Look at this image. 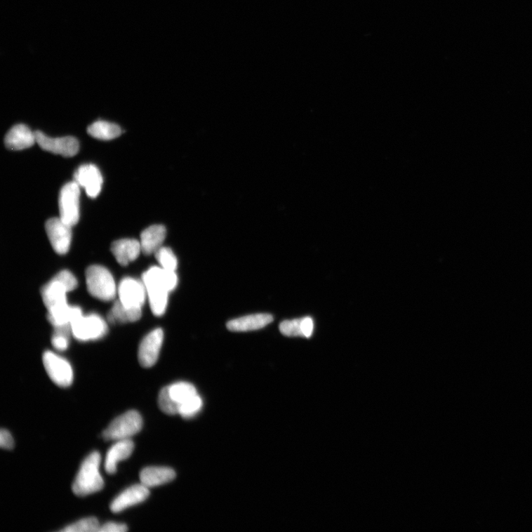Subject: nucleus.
<instances>
[{"label": "nucleus", "instance_id": "f257e3e1", "mask_svg": "<svg viewBox=\"0 0 532 532\" xmlns=\"http://www.w3.org/2000/svg\"><path fill=\"white\" fill-rule=\"evenodd\" d=\"M151 310L154 315L162 316L166 310L169 293L178 285L175 272L161 267H152L142 275Z\"/></svg>", "mask_w": 532, "mask_h": 532}, {"label": "nucleus", "instance_id": "f03ea898", "mask_svg": "<svg viewBox=\"0 0 532 532\" xmlns=\"http://www.w3.org/2000/svg\"><path fill=\"white\" fill-rule=\"evenodd\" d=\"M100 464L99 452L94 451L84 460L72 486L76 496L85 497L103 488L105 482L100 472Z\"/></svg>", "mask_w": 532, "mask_h": 532}, {"label": "nucleus", "instance_id": "7ed1b4c3", "mask_svg": "<svg viewBox=\"0 0 532 532\" xmlns=\"http://www.w3.org/2000/svg\"><path fill=\"white\" fill-rule=\"evenodd\" d=\"M86 284L91 295L105 302L115 299L117 288L113 275L102 265H91L86 270Z\"/></svg>", "mask_w": 532, "mask_h": 532}, {"label": "nucleus", "instance_id": "20e7f679", "mask_svg": "<svg viewBox=\"0 0 532 532\" xmlns=\"http://www.w3.org/2000/svg\"><path fill=\"white\" fill-rule=\"evenodd\" d=\"M77 286V278L67 270H63L53 277L41 291V298L47 310L67 302V293L74 291Z\"/></svg>", "mask_w": 532, "mask_h": 532}, {"label": "nucleus", "instance_id": "39448f33", "mask_svg": "<svg viewBox=\"0 0 532 532\" xmlns=\"http://www.w3.org/2000/svg\"><path fill=\"white\" fill-rule=\"evenodd\" d=\"M143 426V420L136 411H129L114 420L103 432L102 437L107 441L131 439Z\"/></svg>", "mask_w": 532, "mask_h": 532}, {"label": "nucleus", "instance_id": "423d86ee", "mask_svg": "<svg viewBox=\"0 0 532 532\" xmlns=\"http://www.w3.org/2000/svg\"><path fill=\"white\" fill-rule=\"evenodd\" d=\"M80 186L69 182L61 189L59 197L60 218L71 227L77 225L80 218Z\"/></svg>", "mask_w": 532, "mask_h": 532}, {"label": "nucleus", "instance_id": "0eeeda50", "mask_svg": "<svg viewBox=\"0 0 532 532\" xmlns=\"http://www.w3.org/2000/svg\"><path fill=\"white\" fill-rule=\"evenodd\" d=\"M74 338L81 342L100 340L107 333L106 321L99 315H81L72 324Z\"/></svg>", "mask_w": 532, "mask_h": 532}, {"label": "nucleus", "instance_id": "6e6552de", "mask_svg": "<svg viewBox=\"0 0 532 532\" xmlns=\"http://www.w3.org/2000/svg\"><path fill=\"white\" fill-rule=\"evenodd\" d=\"M44 365L51 380L61 387L71 386L74 381V371L71 364L66 359L46 352L44 354Z\"/></svg>", "mask_w": 532, "mask_h": 532}, {"label": "nucleus", "instance_id": "1a4fd4ad", "mask_svg": "<svg viewBox=\"0 0 532 532\" xmlns=\"http://www.w3.org/2000/svg\"><path fill=\"white\" fill-rule=\"evenodd\" d=\"M72 227L60 218H51L46 223L48 239L54 251L59 255L67 254L71 247Z\"/></svg>", "mask_w": 532, "mask_h": 532}, {"label": "nucleus", "instance_id": "9d476101", "mask_svg": "<svg viewBox=\"0 0 532 532\" xmlns=\"http://www.w3.org/2000/svg\"><path fill=\"white\" fill-rule=\"evenodd\" d=\"M36 143L39 146L48 152L64 157H73L77 155L79 149V144L77 139L72 136L62 138H50L43 132H35Z\"/></svg>", "mask_w": 532, "mask_h": 532}, {"label": "nucleus", "instance_id": "9b49d317", "mask_svg": "<svg viewBox=\"0 0 532 532\" xmlns=\"http://www.w3.org/2000/svg\"><path fill=\"white\" fill-rule=\"evenodd\" d=\"M118 295L119 301L125 306L142 310L147 296L143 281L131 277L122 279L118 288Z\"/></svg>", "mask_w": 532, "mask_h": 532}, {"label": "nucleus", "instance_id": "f8f14e48", "mask_svg": "<svg viewBox=\"0 0 532 532\" xmlns=\"http://www.w3.org/2000/svg\"><path fill=\"white\" fill-rule=\"evenodd\" d=\"M164 341V331L157 328L148 333L138 348V361L143 368H149L156 365Z\"/></svg>", "mask_w": 532, "mask_h": 532}, {"label": "nucleus", "instance_id": "ddd939ff", "mask_svg": "<svg viewBox=\"0 0 532 532\" xmlns=\"http://www.w3.org/2000/svg\"><path fill=\"white\" fill-rule=\"evenodd\" d=\"M77 183L85 188L91 199H95L102 191L103 178L99 168L93 164L79 166L74 174Z\"/></svg>", "mask_w": 532, "mask_h": 532}, {"label": "nucleus", "instance_id": "4468645a", "mask_svg": "<svg viewBox=\"0 0 532 532\" xmlns=\"http://www.w3.org/2000/svg\"><path fill=\"white\" fill-rule=\"evenodd\" d=\"M149 496V488L141 484H136L125 489L110 504V510L119 513L130 507L144 502Z\"/></svg>", "mask_w": 532, "mask_h": 532}, {"label": "nucleus", "instance_id": "2eb2a0df", "mask_svg": "<svg viewBox=\"0 0 532 532\" xmlns=\"http://www.w3.org/2000/svg\"><path fill=\"white\" fill-rule=\"evenodd\" d=\"M36 142L35 133L25 124H18L6 134L5 145L12 150H22L32 147Z\"/></svg>", "mask_w": 532, "mask_h": 532}, {"label": "nucleus", "instance_id": "dca6fc26", "mask_svg": "<svg viewBox=\"0 0 532 532\" xmlns=\"http://www.w3.org/2000/svg\"><path fill=\"white\" fill-rule=\"evenodd\" d=\"M134 443L131 439L117 441L108 451L105 462V471L110 474L117 471L119 461L128 458L134 450Z\"/></svg>", "mask_w": 532, "mask_h": 532}, {"label": "nucleus", "instance_id": "f3484780", "mask_svg": "<svg viewBox=\"0 0 532 532\" xmlns=\"http://www.w3.org/2000/svg\"><path fill=\"white\" fill-rule=\"evenodd\" d=\"M111 251L120 265H128L141 253V243L135 239L119 240L112 244Z\"/></svg>", "mask_w": 532, "mask_h": 532}, {"label": "nucleus", "instance_id": "a211bd4d", "mask_svg": "<svg viewBox=\"0 0 532 532\" xmlns=\"http://www.w3.org/2000/svg\"><path fill=\"white\" fill-rule=\"evenodd\" d=\"M273 320V317L269 314H251L232 319L227 326L230 331L235 332L255 331L268 326Z\"/></svg>", "mask_w": 532, "mask_h": 532}, {"label": "nucleus", "instance_id": "6ab92c4d", "mask_svg": "<svg viewBox=\"0 0 532 532\" xmlns=\"http://www.w3.org/2000/svg\"><path fill=\"white\" fill-rule=\"evenodd\" d=\"M48 319L53 327L72 326L82 315L80 307L68 305L67 302L48 310Z\"/></svg>", "mask_w": 532, "mask_h": 532}, {"label": "nucleus", "instance_id": "aec40b11", "mask_svg": "<svg viewBox=\"0 0 532 532\" xmlns=\"http://www.w3.org/2000/svg\"><path fill=\"white\" fill-rule=\"evenodd\" d=\"M176 477L175 472L168 467H150L145 468L140 473L141 484L147 488L161 486L173 481Z\"/></svg>", "mask_w": 532, "mask_h": 532}, {"label": "nucleus", "instance_id": "412c9836", "mask_svg": "<svg viewBox=\"0 0 532 532\" xmlns=\"http://www.w3.org/2000/svg\"><path fill=\"white\" fill-rule=\"evenodd\" d=\"M166 235V228L163 225H153L141 234L142 251L145 255L155 254L162 247Z\"/></svg>", "mask_w": 532, "mask_h": 532}, {"label": "nucleus", "instance_id": "4be33fe9", "mask_svg": "<svg viewBox=\"0 0 532 532\" xmlns=\"http://www.w3.org/2000/svg\"><path fill=\"white\" fill-rule=\"evenodd\" d=\"M279 331L286 337L310 338L314 331V321L310 317L298 319L286 320L279 325Z\"/></svg>", "mask_w": 532, "mask_h": 532}, {"label": "nucleus", "instance_id": "5701e85b", "mask_svg": "<svg viewBox=\"0 0 532 532\" xmlns=\"http://www.w3.org/2000/svg\"><path fill=\"white\" fill-rule=\"evenodd\" d=\"M142 316V309L125 306L119 300L112 307L107 319L111 324H128L139 320Z\"/></svg>", "mask_w": 532, "mask_h": 532}, {"label": "nucleus", "instance_id": "b1692460", "mask_svg": "<svg viewBox=\"0 0 532 532\" xmlns=\"http://www.w3.org/2000/svg\"><path fill=\"white\" fill-rule=\"evenodd\" d=\"M88 133L92 137L109 141L119 137L122 131L119 125L105 121H99L92 124L88 128Z\"/></svg>", "mask_w": 532, "mask_h": 532}, {"label": "nucleus", "instance_id": "393cba45", "mask_svg": "<svg viewBox=\"0 0 532 532\" xmlns=\"http://www.w3.org/2000/svg\"><path fill=\"white\" fill-rule=\"evenodd\" d=\"M167 387L170 395L178 404V408L180 404L199 394L195 387L189 383L180 382Z\"/></svg>", "mask_w": 532, "mask_h": 532}, {"label": "nucleus", "instance_id": "a878e982", "mask_svg": "<svg viewBox=\"0 0 532 532\" xmlns=\"http://www.w3.org/2000/svg\"><path fill=\"white\" fill-rule=\"evenodd\" d=\"M101 526L94 517L84 518L72 525L60 530L63 532H99Z\"/></svg>", "mask_w": 532, "mask_h": 532}, {"label": "nucleus", "instance_id": "bb28decb", "mask_svg": "<svg viewBox=\"0 0 532 532\" xmlns=\"http://www.w3.org/2000/svg\"><path fill=\"white\" fill-rule=\"evenodd\" d=\"M161 267L175 272L178 268V259L173 250L168 247H161L155 253Z\"/></svg>", "mask_w": 532, "mask_h": 532}, {"label": "nucleus", "instance_id": "cd10ccee", "mask_svg": "<svg viewBox=\"0 0 532 532\" xmlns=\"http://www.w3.org/2000/svg\"><path fill=\"white\" fill-rule=\"evenodd\" d=\"M203 407V400L198 394L179 405L178 414L183 418H190L197 415Z\"/></svg>", "mask_w": 532, "mask_h": 532}, {"label": "nucleus", "instance_id": "c85d7f7f", "mask_svg": "<svg viewBox=\"0 0 532 532\" xmlns=\"http://www.w3.org/2000/svg\"><path fill=\"white\" fill-rule=\"evenodd\" d=\"M55 332L52 337V345L59 351H65L69 346V333H72V326L54 327Z\"/></svg>", "mask_w": 532, "mask_h": 532}, {"label": "nucleus", "instance_id": "c756f323", "mask_svg": "<svg viewBox=\"0 0 532 532\" xmlns=\"http://www.w3.org/2000/svg\"><path fill=\"white\" fill-rule=\"evenodd\" d=\"M159 405L161 411L167 415L178 414V405L170 395L168 387H165L161 390L159 397Z\"/></svg>", "mask_w": 532, "mask_h": 532}, {"label": "nucleus", "instance_id": "7c9ffc66", "mask_svg": "<svg viewBox=\"0 0 532 532\" xmlns=\"http://www.w3.org/2000/svg\"><path fill=\"white\" fill-rule=\"evenodd\" d=\"M15 445L11 433L6 430L0 431V446L5 450H12Z\"/></svg>", "mask_w": 532, "mask_h": 532}, {"label": "nucleus", "instance_id": "2f4dec72", "mask_svg": "<svg viewBox=\"0 0 532 532\" xmlns=\"http://www.w3.org/2000/svg\"><path fill=\"white\" fill-rule=\"evenodd\" d=\"M128 530V526L124 524L108 522L101 526L99 532H124Z\"/></svg>", "mask_w": 532, "mask_h": 532}]
</instances>
